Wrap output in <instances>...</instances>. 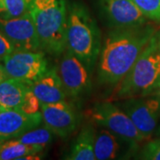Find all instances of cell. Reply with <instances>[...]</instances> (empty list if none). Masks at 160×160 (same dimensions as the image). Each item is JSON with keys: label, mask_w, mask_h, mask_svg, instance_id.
<instances>
[{"label": "cell", "mask_w": 160, "mask_h": 160, "mask_svg": "<svg viewBox=\"0 0 160 160\" xmlns=\"http://www.w3.org/2000/svg\"><path fill=\"white\" fill-rule=\"evenodd\" d=\"M96 132L91 124L82 127L78 137L70 149V153L66 158L69 160H95L94 142Z\"/></svg>", "instance_id": "cell-15"}, {"label": "cell", "mask_w": 160, "mask_h": 160, "mask_svg": "<svg viewBox=\"0 0 160 160\" xmlns=\"http://www.w3.org/2000/svg\"><path fill=\"white\" fill-rule=\"evenodd\" d=\"M66 50L92 69L102 49L101 30L86 6L74 3L68 9Z\"/></svg>", "instance_id": "cell-2"}, {"label": "cell", "mask_w": 160, "mask_h": 160, "mask_svg": "<svg viewBox=\"0 0 160 160\" xmlns=\"http://www.w3.org/2000/svg\"><path fill=\"white\" fill-rule=\"evenodd\" d=\"M154 25L113 29L104 40L98 66V80L105 85H118L130 71L157 33Z\"/></svg>", "instance_id": "cell-1"}, {"label": "cell", "mask_w": 160, "mask_h": 160, "mask_svg": "<svg viewBox=\"0 0 160 160\" xmlns=\"http://www.w3.org/2000/svg\"><path fill=\"white\" fill-rule=\"evenodd\" d=\"M41 50L61 55L66 50L68 8L66 0H33L30 8Z\"/></svg>", "instance_id": "cell-3"}, {"label": "cell", "mask_w": 160, "mask_h": 160, "mask_svg": "<svg viewBox=\"0 0 160 160\" xmlns=\"http://www.w3.org/2000/svg\"><path fill=\"white\" fill-rule=\"evenodd\" d=\"M147 19L160 22V0H132Z\"/></svg>", "instance_id": "cell-20"}, {"label": "cell", "mask_w": 160, "mask_h": 160, "mask_svg": "<svg viewBox=\"0 0 160 160\" xmlns=\"http://www.w3.org/2000/svg\"><path fill=\"white\" fill-rule=\"evenodd\" d=\"M8 78H10V77L7 74L4 64H1L0 63V83H2L4 80L7 79Z\"/></svg>", "instance_id": "cell-24"}, {"label": "cell", "mask_w": 160, "mask_h": 160, "mask_svg": "<svg viewBox=\"0 0 160 160\" xmlns=\"http://www.w3.org/2000/svg\"><path fill=\"white\" fill-rule=\"evenodd\" d=\"M14 47L8 40L6 35L0 29V62H3L6 56L14 51Z\"/></svg>", "instance_id": "cell-23"}, {"label": "cell", "mask_w": 160, "mask_h": 160, "mask_svg": "<svg viewBox=\"0 0 160 160\" xmlns=\"http://www.w3.org/2000/svg\"><path fill=\"white\" fill-rule=\"evenodd\" d=\"M140 158L146 160H160V137L149 141L142 149Z\"/></svg>", "instance_id": "cell-21"}, {"label": "cell", "mask_w": 160, "mask_h": 160, "mask_svg": "<svg viewBox=\"0 0 160 160\" xmlns=\"http://www.w3.org/2000/svg\"><path fill=\"white\" fill-rule=\"evenodd\" d=\"M121 109L145 140L154 134L160 119V99L157 95L128 98L121 104Z\"/></svg>", "instance_id": "cell-6"}, {"label": "cell", "mask_w": 160, "mask_h": 160, "mask_svg": "<svg viewBox=\"0 0 160 160\" xmlns=\"http://www.w3.org/2000/svg\"><path fill=\"white\" fill-rule=\"evenodd\" d=\"M154 134L157 136V137H160V119H159V123H158V127H157V129H156V132H155Z\"/></svg>", "instance_id": "cell-26"}, {"label": "cell", "mask_w": 160, "mask_h": 160, "mask_svg": "<svg viewBox=\"0 0 160 160\" xmlns=\"http://www.w3.org/2000/svg\"><path fill=\"white\" fill-rule=\"evenodd\" d=\"M159 86L160 52L155 34L130 71L118 84L115 96L118 99L148 96Z\"/></svg>", "instance_id": "cell-4"}, {"label": "cell", "mask_w": 160, "mask_h": 160, "mask_svg": "<svg viewBox=\"0 0 160 160\" xmlns=\"http://www.w3.org/2000/svg\"><path fill=\"white\" fill-rule=\"evenodd\" d=\"M92 120L108 129L118 138L135 148L145 139L126 112L113 103H96L91 111Z\"/></svg>", "instance_id": "cell-5"}, {"label": "cell", "mask_w": 160, "mask_h": 160, "mask_svg": "<svg viewBox=\"0 0 160 160\" xmlns=\"http://www.w3.org/2000/svg\"><path fill=\"white\" fill-rule=\"evenodd\" d=\"M53 132L47 127L44 126L38 128H33L29 131L24 132L17 139L21 142L32 145H42L46 147L52 141Z\"/></svg>", "instance_id": "cell-19"}, {"label": "cell", "mask_w": 160, "mask_h": 160, "mask_svg": "<svg viewBox=\"0 0 160 160\" xmlns=\"http://www.w3.org/2000/svg\"><path fill=\"white\" fill-rule=\"evenodd\" d=\"M40 112L45 126L58 137L67 138L76 130L78 115L66 100L53 103L40 102Z\"/></svg>", "instance_id": "cell-10"}, {"label": "cell", "mask_w": 160, "mask_h": 160, "mask_svg": "<svg viewBox=\"0 0 160 160\" xmlns=\"http://www.w3.org/2000/svg\"><path fill=\"white\" fill-rule=\"evenodd\" d=\"M56 69L67 96L78 98L89 91L91 69L73 53L66 50Z\"/></svg>", "instance_id": "cell-8"}, {"label": "cell", "mask_w": 160, "mask_h": 160, "mask_svg": "<svg viewBox=\"0 0 160 160\" xmlns=\"http://www.w3.org/2000/svg\"><path fill=\"white\" fill-rule=\"evenodd\" d=\"M30 84L8 78L0 83V106L2 109H19Z\"/></svg>", "instance_id": "cell-14"}, {"label": "cell", "mask_w": 160, "mask_h": 160, "mask_svg": "<svg viewBox=\"0 0 160 160\" xmlns=\"http://www.w3.org/2000/svg\"><path fill=\"white\" fill-rule=\"evenodd\" d=\"M43 122L41 112L24 113L20 109L0 110V141L15 139L24 132L39 126Z\"/></svg>", "instance_id": "cell-12"}, {"label": "cell", "mask_w": 160, "mask_h": 160, "mask_svg": "<svg viewBox=\"0 0 160 160\" xmlns=\"http://www.w3.org/2000/svg\"><path fill=\"white\" fill-rule=\"evenodd\" d=\"M119 151L118 137L108 129H102L95 135L94 156L97 160H110L117 158Z\"/></svg>", "instance_id": "cell-16"}, {"label": "cell", "mask_w": 160, "mask_h": 160, "mask_svg": "<svg viewBox=\"0 0 160 160\" xmlns=\"http://www.w3.org/2000/svg\"><path fill=\"white\" fill-rule=\"evenodd\" d=\"M0 110H1V106H0Z\"/></svg>", "instance_id": "cell-29"}, {"label": "cell", "mask_w": 160, "mask_h": 160, "mask_svg": "<svg viewBox=\"0 0 160 160\" xmlns=\"http://www.w3.org/2000/svg\"><path fill=\"white\" fill-rule=\"evenodd\" d=\"M100 7L112 29L135 27L147 22V18L132 0H100Z\"/></svg>", "instance_id": "cell-11"}, {"label": "cell", "mask_w": 160, "mask_h": 160, "mask_svg": "<svg viewBox=\"0 0 160 160\" xmlns=\"http://www.w3.org/2000/svg\"><path fill=\"white\" fill-rule=\"evenodd\" d=\"M156 95L160 99V86L158 87V89L157 90V92H156Z\"/></svg>", "instance_id": "cell-27"}, {"label": "cell", "mask_w": 160, "mask_h": 160, "mask_svg": "<svg viewBox=\"0 0 160 160\" xmlns=\"http://www.w3.org/2000/svg\"><path fill=\"white\" fill-rule=\"evenodd\" d=\"M10 78L31 84L46 73L48 62L43 51L14 50L3 61Z\"/></svg>", "instance_id": "cell-7"}, {"label": "cell", "mask_w": 160, "mask_h": 160, "mask_svg": "<svg viewBox=\"0 0 160 160\" xmlns=\"http://www.w3.org/2000/svg\"><path fill=\"white\" fill-rule=\"evenodd\" d=\"M46 149L42 145H32L21 142L17 139H10L2 142L0 149V160L20 159L28 155L38 154Z\"/></svg>", "instance_id": "cell-17"}, {"label": "cell", "mask_w": 160, "mask_h": 160, "mask_svg": "<svg viewBox=\"0 0 160 160\" xmlns=\"http://www.w3.org/2000/svg\"><path fill=\"white\" fill-rule=\"evenodd\" d=\"M19 109L23 111L24 113H27V114H34V113H37L39 111V100L35 95L34 92L30 90V88L26 92L22 103Z\"/></svg>", "instance_id": "cell-22"}, {"label": "cell", "mask_w": 160, "mask_h": 160, "mask_svg": "<svg viewBox=\"0 0 160 160\" xmlns=\"http://www.w3.org/2000/svg\"><path fill=\"white\" fill-rule=\"evenodd\" d=\"M33 0H0V17L15 18L30 12Z\"/></svg>", "instance_id": "cell-18"}, {"label": "cell", "mask_w": 160, "mask_h": 160, "mask_svg": "<svg viewBox=\"0 0 160 160\" xmlns=\"http://www.w3.org/2000/svg\"><path fill=\"white\" fill-rule=\"evenodd\" d=\"M0 29L15 50L42 51L33 17L30 12L15 18L0 17Z\"/></svg>", "instance_id": "cell-9"}, {"label": "cell", "mask_w": 160, "mask_h": 160, "mask_svg": "<svg viewBox=\"0 0 160 160\" xmlns=\"http://www.w3.org/2000/svg\"><path fill=\"white\" fill-rule=\"evenodd\" d=\"M30 90L42 103L65 101L67 94L55 67L47 69L45 74L30 84Z\"/></svg>", "instance_id": "cell-13"}, {"label": "cell", "mask_w": 160, "mask_h": 160, "mask_svg": "<svg viewBox=\"0 0 160 160\" xmlns=\"http://www.w3.org/2000/svg\"><path fill=\"white\" fill-rule=\"evenodd\" d=\"M1 144H2V141H0V149H1Z\"/></svg>", "instance_id": "cell-28"}, {"label": "cell", "mask_w": 160, "mask_h": 160, "mask_svg": "<svg viewBox=\"0 0 160 160\" xmlns=\"http://www.w3.org/2000/svg\"><path fill=\"white\" fill-rule=\"evenodd\" d=\"M156 43H157L158 48L160 52V29H158V31L156 33Z\"/></svg>", "instance_id": "cell-25"}]
</instances>
